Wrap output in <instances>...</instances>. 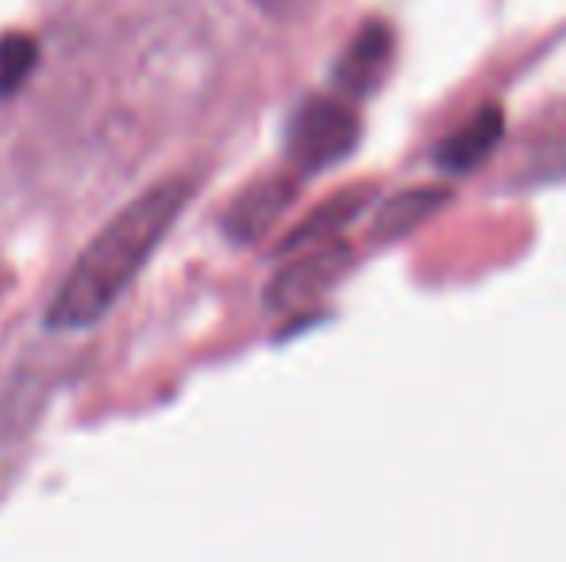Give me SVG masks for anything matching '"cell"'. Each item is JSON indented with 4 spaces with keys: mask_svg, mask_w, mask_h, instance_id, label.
I'll return each instance as SVG.
<instances>
[{
    "mask_svg": "<svg viewBox=\"0 0 566 562\" xmlns=\"http://www.w3.org/2000/svg\"><path fill=\"white\" fill-rule=\"evenodd\" d=\"M186 201L189 181L166 178L150 185L143 197H135L127 209H119L93 235L90 247L77 255L74 271L62 278L59 293L46 305V324L51 328H93L97 320H105L108 308L124 297L135 274L147 266L155 247L166 240Z\"/></svg>",
    "mask_w": 566,
    "mask_h": 562,
    "instance_id": "obj_1",
    "label": "cell"
},
{
    "mask_svg": "<svg viewBox=\"0 0 566 562\" xmlns=\"http://www.w3.org/2000/svg\"><path fill=\"white\" fill-rule=\"evenodd\" d=\"M358 142V120L347 105L332 97H313L293 113L285 131V155L301 173H321L343 162Z\"/></svg>",
    "mask_w": 566,
    "mask_h": 562,
    "instance_id": "obj_2",
    "label": "cell"
},
{
    "mask_svg": "<svg viewBox=\"0 0 566 562\" xmlns=\"http://www.w3.org/2000/svg\"><path fill=\"white\" fill-rule=\"evenodd\" d=\"M350 247L347 243H321L316 251H308V255L293 258V263H285L282 271L270 278L266 285V308H274V312H290V308H305L308 300L324 297V293L336 285L343 274L350 271Z\"/></svg>",
    "mask_w": 566,
    "mask_h": 562,
    "instance_id": "obj_3",
    "label": "cell"
},
{
    "mask_svg": "<svg viewBox=\"0 0 566 562\" xmlns=\"http://www.w3.org/2000/svg\"><path fill=\"white\" fill-rule=\"evenodd\" d=\"M297 197V181L290 178H266L235 197V204L224 212V232L235 243H254L282 220V212Z\"/></svg>",
    "mask_w": 566,
    "mask_h": 562,
    "instance_id": "obj_4",
    "label": "cell"
},
{
    "mask_svg": "<svg viewBox=\"0 0 566 562\" xmlns=\"http://www.w3.org/2000/svg\"><path fill=\"white\" fill-rule=\"evenodd\" d=\"M394 59V35L386 23H366L336 62V85L350 97H366L378 89Z\"/></svg>",
    "mask_w": 566,
    "mask_h": 562,
    "instance_id": "obj_5",
    "label": "cell"
},
{
    "mask_svg": "<svg viewBox=\"0 0 566 562\" xmlns=\"http://www.w3.org/2000/svg\"><path fill=\"white\" fill-rule=\"evenodd\" d=\"M505 136V113L497 105L482 108L474 113L467 124H462L454 136H448L436 147V166L440 170H451V173H467L474 166H482L485 158L493 155V147Z\"/></svg>",
    "mask_w": 566,
    "mask_h": 562,
    "instance_id": "obj_6",
    "label": "cell"
},
{
    "mask_svg": "<svg viewBox=\"0 0 566 562\" xmlns=\"http://www.w3.org/2000/svg\"><path fill=\"white\" fill-rule=\"evenodd\" d=\"M366 197H370V189H343V193L328 197L321 209H313L290 235H285L282 255H293V251H308V247H321V243H328L339 227H347L350 220L366 209Z\"/></svg>",
    "mask_w": 566,
    "mask_h": 562,
    "instance_id": "obj_7",
    "label": "cell"
},
{
    "mask_svg": "<svg viewBox=\"0 0 566 562\" xmlns=\"http://www.w3.org/2000/svg\"><path fill=\"white\" fill-rule=\"evenodd\" d=\"M443 204H448V189H412V193L394 197V201L378 212L374 235H378V240H401L412 227H420V220L440 212Z\"/></svg>",
    "mask_w": 566,
    "mask_h": 562,
    "instance_id": "obj_8",
    "label": "cell"
},
{
    "mask_svg": "<svg viewBox=\"0 0 566 562\" xmlns=\"http://www.w3.org/2000/svg\"><path fill=\"white\" fill-rule=\"evenodd\" d=\"M39 62V43L28 31H8L0 35V100L20 93V85L31 77Z\"/></svg>",
    "mask_w": 566,
    "mask_h": 562,
    "instance_id": "obj_9",
    "label": "cell"
},
{
    "mask_svg": "<svg viewBox=\"0 0 566 562\" xmlns=\"http://www.w3.org/2000/svg\"><path fill=\"white\" fill-rule=\"evenodd\" d=\"M254 4H259L262 12H270V15H282V20H290V15L308 12V8H313L316 0H254Z\"/></svg>",
    "mask_w": 566,
    "mask_h": 562,
    "instance_id": "obj_10",
    "label": "cell"
}]
</instances>
